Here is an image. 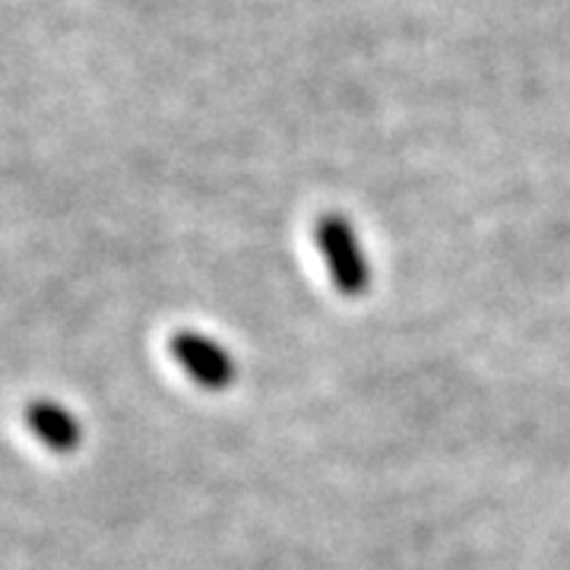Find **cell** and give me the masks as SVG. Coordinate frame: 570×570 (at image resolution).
Segmentation results:
<instances>
[{
	"mask_svg": "<svg viewBox=\"0 0 570 570\" xmlns=\"http://www.w3.org/2000/svg\"><path fill=\"white\" fill-rule=\"evenodd\" d=\"M314 242L324 257L333 288L346 298L365 295L371 288V261L355 235V225L340 213H326L314 223Z\"/></svg>",
	"mask_w": 570,
	"mask_h": 570,
	"instance_id": "obj_1",
	"label": "cell"
},
{
	"mask_svg": "<svg viewBox=\"0 0 570 570\" xmlns=\"http://www.w3.org/2000/svg\"><path fill=\"white\" fill-rule=\"evenodd\" d=\"M26 425L55 453H73L82 444V428L77 415L55 400H29Z\"/></svg>",
	"mask_w": 570,
	"mask_h": 570,
	"instance_id": "obj_3",
	"label": "cell"
},
{
	"mask_svg": "<svg viewBox=\"0 0 570 570\" xmlns=\"http://www.w3.org/2000/svg\"><path fill=\"white\" fill-rule=\"evenodd\" d=\"M171 358L178 362L184 374L197 384V387L209 390V393H223L235 384L238 377V365L232 358V352L209 340L204 333H194V330H181L171 336Z\"/></svg>",
	"mask_w": 570,
	"mask_h": 570,
	"instance_id": "obj_2",
	"label": "cell"
}]
</instances>
